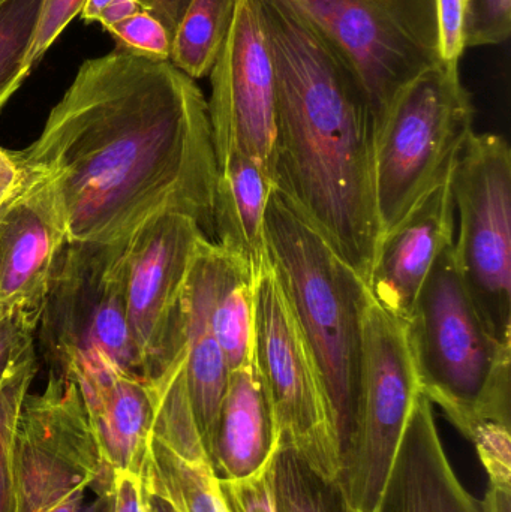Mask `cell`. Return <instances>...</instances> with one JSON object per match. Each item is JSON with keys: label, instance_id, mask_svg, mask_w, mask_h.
Returning <instances> with one entry per match:
<instances>
[{"label": "cell", "instance_id": "cell-24", "mask_svg": "<svg viewBox=\"0 0 511 512\" xmlns=\"http://www.w3.org/2000/svg\"><path fill=\"white\" fill-rule=\"evenodd\" d=\"M273 484L276 512H345L339 483L324 480L281 442L273 460Z\"/></svg>", "mask_w": 511, "mask_h": 512}, {"label": "cell", "instance_id": "cell-18", "mask_svg": "<svg viewBox=\"0 0 511 512\" xmlns=\"http://www.w3.org/2000/svg\"><path fill=\"white\" fill-rule=\"evenodd\" d=\"M381 512H483L444 450L432 402L420 393L402 436Z\"/></svg>", "mask_w": 511, "mask_h": 512}, {"label": "cell", "instance_id": "cell-38", "mask_svg": "<svg viewBox=\"0 0 511 512\" xmlns=\"http://www.w3.org/2000/svg\"><path fill=\"white\" fill-rule=\"evenodd\" d=\"M480 504L483 512H511V487L489 484Z\"/></svg>", "mask_w": 511, "mask_h": 512}, {"label": "cell", "instance_id": "cell-17", "mask_svg": "<svg viewBox=\"0 0 511 512\" xmlns=\"http://www.w3.org/2000/svg\"><path fill=\"white\" fill-rule=\"evenodd\" d=\"M63 373L77 384L108 468L141 475L155 421L149 382L101 358L75 361Z\"/></svg>", "mask_w": 511, "mask_h": 512}, {"label": "cell", "instance_id": "cell-9", "mask_svg": "<svg viewBox=\"0 0 511 512\" xmlns=\"http://www.w3.org/2000/svg\"><path fill=\"white\" fill-rule=\"evenodd\" d=\"M125 243H72L59 256L36 334L50 372L87 358L141 376L126 315Z\"/></svg>", "mask_w": 511, "mask_h": 512}, {"label": "cell", "instance_id": "cell-8", "mask_svg": "<svg viewBox=\"0 0 511 512\" xmlns=\"http://www.w3.org/2000/svg\"><path fill=\"white\" fill-rule=\"evenodd\" d=\"M348 63L375 131L407 84L440 63L434 0H285Z\"/></svg>", "mask_w": 511, "mask_h": 512}, {"label": "cell", "instance_id": "cell-22", "mask_svg": "<svg viewBox=\"0 0 511 512\" xmlns=\"http://www.w3.org/2000/svg\"><path fill=\"white\" fill-rule=\"evenodd\" d=\"M210 318L231 370L254 358V277L251 271L210 243Z\"/></svg>", "mask_w": 511, "mask_h": 512}, {"label": "cell", "instance_id": "cell-27", "mask_svg": "<svg viewBox=\"0 0 511 512\" xmlns=\"http://www.w3.org/2000/svg\"><path fill=\"white\" fill-rule=\"evenodd\" d=\"M107 32L120 50L156 60H170L173 36L164 24L146 9L108 27Z\"/></svg>", "mask_w": 511, "mask_h": 512}, {"label": "cell", "instance_id": "cell-2", "mask_svg": "<svg viewBox=\"0 0 511 512\" xmlns=\"http://www.w3.org/2000/svg\"><path fill=\"white\" fill-rule=\"evenodd\" d=\"M276 74L273 186L368 283L380 243L375 123L362 84L285 0H257Z\"/></svg>", "mask_w": 511, "mask_h": 512}, {"label": "cell", "instance_id": "cell-43", "mask_svg": "<svg viewBox=\"0 0 511 512\" xmlns=\"http://www.w3.org/2000/svg\"><path fill=\"white\" fill-rule=\"evenodd\" d=\"M5 2V0H0V3Z\"/></svg>", "mask_w": 511, "mask_h": 512}, {"label": "cell", "instance_id": "cell-19", "mask_svg": "<svg viewBox=\"0 0 511 512\" xmlns=\"http://www.w3.org/2000/svg\"><path fill=\"white\" fill-rule=\"evenodd\" d=\"M279 435L254 358L231 370L219 408L209 457L219 478L237 480L275 457Z\"/></svg>", "mask_w": 511, "mask_h": 512}, {"label": "cell", "instance_id": "cell-44", "mask_svg": "<svg viewBox=\"0 0 511 512\" xmlns=\"http://www.w3.org/2000/svg\"><path fill=\"white\" fill-rule=\"evenodd\" d=\"M0 313H3L2 310H0Z\"/></svg>", "mask_w": 511, "mask_h": 512}, {"label": "cell", "instance_id": "cell-39", "mask_svg": "<svg viewBox=\"0 0 511 512\" xmlns=\"http://www.w3.org/2000/svg\"><path fill=\"white\" fill-rule=\"evenodd\" d=\"M110 2H113V0H87L83 11H81V18H83L84 21H96L99 12Z\"/></svg>", "mask_w": 511, "mask_h": 512}, {"label": "cell", "instance_id": "cell-29", "mask_svg": "<svg viewBox=\"0 0 511 512\" xmlns=\"http://www.w3.org/2000/svg\"><path fill=\"white\" fill-rule=\"evenodd\" d=\"M86 2L87 0H41L32 42L24 57V72L27 77L33 66L71 23L72 18L81 14Z\"/></svg>", "mask_w": 511, "mask_h": 512}, {"label": "cell", "instance_id": "cell-42", "mask_svg": "<svg viewBox=\"0 0 511 512\" xmlns=\"http://www.w3.org/2000/svg\"><path fill=\"white\" fill-rule=\"evenodd\" d=\"M345 512H356V511H354L353 508H351L350 505H348L347 502H345ZM375 512H381V511L378 510Z\"/></svg>", "mask_w": 511, "mask_h": 512}, {"label": "cell", "instance_id": "cell-25", "mask_svg": "<svg viewBox=\"0 0 511 512\" xmlns=\"http://www.w3.org/2000/svg\"><path fill=\"white\" fill-rule=\"evenodd\" d=\"M38 372L36 351L24 355L0 385V512H15L14 450L15 429L29 394L30 385Z\"/></svg>", "mask_w": 511, "mask_h": 512}, {"label": "cell", "instance_id": "cell-11", "mask_svg": "<svg viewBox=\"0 0 511 512\" xmlns=\"http://www.w3.org/2000/svg\"><path fill=\"white\" fill-rule=\"evenodd\" d=\"M458 236L453 258L495 339L511 345V152L506 138L474 132L452 173Z\"/></svg>", "mask_w": 511, "mask_h": 512}, {"label": "cell", "instance_id": "cell-12", "mask_svg": "<svg viewBox=\"0 0 511 512\" xmlns=\"http://www.w3.org/2000/svg\"><path fill=\"white\" fill-rule=\"evenodd\" d=\"M206 240L191 216L165 213L126 242V315L146 381L158 378L183 351V297Z\"/></svg>", "mask_w": 511, "mask_h": 512}, {"label": "cell", "instance_id": "cell-31", "mask_svg": "<svg viewBox=\"0 0 511 512\" xmlns=\"http://www.w3.org/2000/svg\"><path fill=\"white\" fill-rule=\"evenodd\" d=\"M468 441L473 442L480 462L485 466L489 484L511 487L510 426L482 423L473 430Z\"/></svg>", "mask_w": 511, "mask_h": 512}, {"label": "cell", "instance_id": "cell-4", "mask_svg": "<svg viewBox=\"0 0 511 512\" xmlns=\"http://www.w3.org/2000/svg\"><path fill=\"white\" fill-rule=\"evenodd\" d=\"M420 391L470 438L482 423L510 426L511 345L486 327L447 246L405 321Z\"/></svg>", "mask_w": 511, "mask_h": 512}, {"label": "cell", "instance_id": "cell-37", "mask_svg": "<svg viewBox=\"0 0 511 512\" xmlns=\"http://www.w3.org/2000/svg\"><path fill=\"white\" fill-rule=\"evenodd\" d=\"M144 6L141 0H113L108 3L101 12H99L96 21L102 24L105 30L132 15L138 14L143 11Z\"/></svg>", "mask_w": 511, "mask_h": 512}, {"label": "cell", "instance_id": "cell-21", "mask_svg": "<svg viewBox=\"0 0 511 512\" xmlns=\"http://www.w3.org/2000/svg\"><path fill=\"white\" fill-rule=\"evenodd\" d=\"M273 182L269 174L242 155L218 164L212 210V243L242 262L254 280L270 264L266 210Z\"/></svg>", "mask_w": 511, "mask_h": 512}, {"label": "cell", "instance_id": "cell-3", "mask_svg": "<svg viewBox=\"0 0 511 512\" xmlns=\"http://www.w3.org/2000/svg\"><path fill=\"white\" fill-rule=\"evenodd\" d=\"M270 265L320 370L341 453L350 441L366 283L273 186L266 210Z\"/></svg>", "mask_w": 511, "mask_h": 512}, {"label": "cell", "instance_id": "cell-15", "mask_svg": "<svg viewBox=\"0 0 511 512\" xmlns=\"http://www.w3.org/2000/svg\"><path fill=\"white\" fill-rule=\"evenodd\" d=\"M24 168L23 182L0 209V310L39 321L68 239L50 186L26 164Z\"/></svg>", "mask_w": 511, "mask_h": 512}, {"label": "cell", "instance_id": "cell-6", "mask_svg": "<svg viewBox=\"0 0 511 512\" xmlns=\"http://www.w3.org/2000/svg\"><path fill=\"white\" fill-rule=\"evenodd\" d=\"M420 391L405 322L366 289L356 412L339 486L356 512L380 510L396 453Z\"/></svg>", "mask_w": 511, "mask_h": 512}, {"label": "cell", "instance_id": "cell-26", "mask_svg": "<svg viewBox=\"0 0 511 512\" xmlns=\"http://www.w3.org/2000/svg\"><path fill=\"white\" fill-rule=\"evenodd\" d=\"M39 6L41 0L0 3V108L27 78L24 57L32 42Z\"/></svg>", "mask_w": 511, "mask_h": 512}, {"label": "cell", "instance_id": "cell-5", "mask_svg": "<svg viewBox=\"0 0 511 512\" xmlns=\"http://www.w3.org/2000/svg\"><path fill=\"white\" fill-rule=\"evenodd\" d=\"M474 107L459 66L440 62L396 96L375 131L380 240L449 179L473 131Z\"/></svg>", "mask_w": 511, "mask_h": 512}, {"label": "cell", "instance_id": "cell-10", "mask_svg": "<svg viewBox=\"0 0 511 512\" xmlns=\"http://www.w3.org/2000/svg\"><path fill=\"white\" fill-rule=\"evenodd\" d=\"M15 512H84V493L110 486L77 384L50 372L39 394H27L12 450Z\"/></svg>", "mask_w": 511, "mask_h": 512}, {"label": "cell", "instance_id": "cell-30", "mask_svg": "<svg viewBox=\"0 0 511 512\" xmlns=\"http://www.w3.org/2000/svg\"><path fill=\"white\" fill-rule=\"evenodd\" d=\"M273 457L266 466L245 478H219L230 512H276Z\"/></svg>", "mask_w": 511, "mask_h": 512}, {"label": "cell", "instance_id": "cell-14", "mask_svg": "<svg viewBox=\"0 0 511 512\" xmlns=\"http://www.w3.org/2000/svg\"><path fill=\"white\" fill-rule=\"evenodd\" d=\"M155 421L144 460L147 492L176 512H230L198 432L185 378V349L153 381Z\"/></svg>", "mask_w": 511, "mask_h": 512}, {"label": "cell", "instance_id": "cell-32", "mask_svg": "<svg viewBox=\"0 0 511 512\" xmlns=\"http://www.w3.org/2000/svg\"><path fill=\"white\" fill-rule=\"evenodd\" d=\"M38 321L20 312L0 313V385L15 364L35 349Z\"/></svg>", "mask_w": 511, "mask_h": 512}, {"label": "cell", "instance_id": "cell-20", "mask_svg": "<svg viewBox=\"0 0 511 512\" xmlns=\"http://www.w3.org/2000/svg\"><path fill=\"white\" fill-rule=\"evenodd\" d=\"M210 240L195 256L183 297L182 334L185 378L198 432L209 454L230 367L210 318Z\"/></svg>", "mask_w": 511, "mask_h": 512}, {"label": "cell", "instance_id": "cell-34", "mask_svg": "<svg viewBox=\"0 0 511 512\" xmlns=\"http://www.w3.org/2000/svg\"><path fill=\"white\" fill-rule=\"evenodd\" d=\"M108 512H149L147 490L137 472L117 469L107 492Z\"/></svg>", "mask_w": 511, "mask_h": 512}, {"label": "cell", "instance_id": "cell-16", "mask_svg": "<svg viewBox=\"0 0 511 512\" xmlns=\"http://www.w3.org/2000/svg\"><path fill=\"white\" fill-rule=\"evenodd\" d=\"M455 233L450 176L381 237L366 283L369 294L390 315L407 321L438 256L453 245Z\"/></svg>", "mask_w": 511, "mask_h": 512}, {"label": "cell", "instance_id": "cell-40", "mask_svg": "<svg viewBox=\"0 0 511 512\" xmlns=\"http://www.w3.org/2000/svg\"><path fill=\"white\" fill-rule=\"evenodd\" d=\"M147 504H149V512H176L164 499L153 495V493L147 492Z\"/></svg>", "mask_w": 511, "mask_h": 512}, {"label": "cell", "instance_id": "cell-35", "mask_svg": "<svg viewBox=\"0 0 511 512\" xmlns=\"http://www.w3.org/2000/svg\"><path fill=\"white\" fill-rule=\"evenodd\" d=\"M26 176L21 152L0 147V209L12 197Z\"/></svg>", "mask_w": 511, "mask_h": 512}, {"label": "cell", "instance_id": "cell-33", "mask_svg": "<svg viewBox=\"0 0 511 512\" xmlns=\"http://www.w3.org/2000/svg\"><path fill=\"white\" fill-rule=\"evenodd\" d=\"M437 17L438 53L446 65L459 66L464 56L467 0H434Z\"/></svg>", "mask_w": 511, "mask_h": 512}, {"label": "cell", "instance_id": "cell-1", "mask_svg": "<svg viewBox=\"0 0 511 512\" xmlns=\"http://www.w3.org/2000/svg\"><path fill=\"white\" fill-rule=\"evenodd\" d=\"M21 156L53 191L68 245L125 243L165 213L191 216L212 242L207 101L170 60L120 48L86 60Z\"/></svg>", "mask_w": 511, "mask_h": 512}, {"label": "cell", "instance_id": "cell-36", "mask_svg": "<svg viewBox=\"0 0 511 512\" xmlns=\"http://www.w3.org/2000/svg\"><path fill=\"white\" fill-rule=\"evenodd\" d=\"M141 3L144 9L158 18L170 35L174 36L189 0H141Z\"/></svg>", "mask_w": 511, "mask_h": 512}, {"label": "cell", "instance_id": "cell-13", "mask_svg": "<svg viewBox=\"0 0 511 512\" xmlns=\"http://www.w3.org/2000/svg\"><path fill=\"white\" fill-rule=\"evenodd\" d=\"M209 75L212 96L207 113L216 162L230 155L246 156L272 179L276 74L257 0H237L230 30Z\"/></svg>", "mask_w": 511, "mask_h": 512}, {"label": "cell", "instance_id": "cell-41", "mask_svg": "<svg viewBox=\"0 0 511 512\" xmlns=\"http://www.w3.org/2000/svg\"><path fill=\"white\" fill-rule=\"evenodd\" d=\"M107 492L96 495L95 501L89 507L84 508V512H108Z\"/></svg>", "mask_w": 511, "mask_h": 512}, {"label": "cell", "instance_id": "cell-7", "mask_svg": "<svg viewBox=\"0 0 511 512\" xmlns=\"http://www.w3.org/2000/svg\"><path fill=\"white\" fill-rule=\"evenodd\" d=\"M254 363L272 406L279 442L339 483L341 444L332 406L296 316L267 265L254 282Z\"/></svg>", "mask_w": 511, "mask_h": 512}, {"label": "cell", "instance_id": "cell-28", "mask_svg": "<svg viewBox=\"0 0 511 512\" xmlns=\"http://www.w3.org/2000/svg\"><path fill=\"white\" fill-rule=\"evenodd\" d=\"M511 33V0H467L465 45L503 44Z\"/></svg>", "mask_w": 511, "mask_h": 512}, {"label": "cell", "instance_id": "cell-23", "mask_svg": "<svg viewBox=\"0 0 511 512\" xmlns=\"http://www.w3.org/2000/svg\"><path fill=\"white\" fill-rule=\"evenodd\" d=\"M237 0H189L171 44L170 62L192 80L207 77L233 21Z\"/></svg>", "mask_w": 511, "mask_h": 512}]
</instances>
